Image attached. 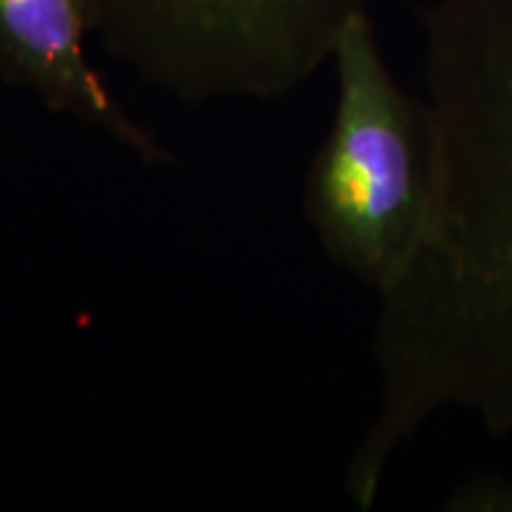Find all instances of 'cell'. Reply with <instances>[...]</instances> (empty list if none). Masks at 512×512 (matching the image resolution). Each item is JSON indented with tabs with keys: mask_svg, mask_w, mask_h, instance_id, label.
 Returning a JSON list of instances; mask_svg holds the SVG:
<instances>
[{
	"mask_svg": "<svg viewBox=\"0 0 512 512\" xmlns=\"http://www.w3.org/2000/svg\"><path fill=\"white\" fill-rule=\"evenodd\" d=\"M88 0H0V76L43 107L79 121L147 166L169 150L121 105L88 55Z\"/></svg>",
	"mask_w": 512,
	"mask_h": 512,
	"instance_id": "obj_4",
	"label": "cell"
},
{
	"mask_svg": "<svg viewBox=\"0 0 512 512\" xmlns=\"http://www.w3.org/2000/svg\"><path fill=\"white\" fill-rule=\"evenodd\" d=\"M335 117L313 157L304 211L332 264L375 294L408 266L430 209V126L399 86L370 12L339 36Z\"/></svg>",
	"mask_w": 512,
	"mask_h": 512,
	"instance_id": "obj_2",
	"label": "cell"
},
{
	"mask_svg": "<svg viewBox=\"0 0 512 512\" xmlns=\"http://www.w3.org/2000/svg\"><path fill=\"white\" fill-rule=\"evenodd\" d=\"M451 512H512V479L484 472L465 479L446 498Z\"/></svg>",
	"mask_w": 512,
	"mask_h": 512,
	"instance_id": "obj_5",
	"label": "cell"
},
{
	"mask_svg": "<svg viewBox=\"0 0 512 512\" xmlns=\"http://www.w3.org/2000/svg\"><path fill=\"white\" fill-rule=\"evenodd\" d=\"M430 209L377 294V403L344 475L373 508L396 453L444 411L512 432V0L422 10Z\"/></svg>",
	"mask_w": 512,
	"mask_h": 512,
	"instance_id": "obj_1",
	"label": "cell"
},
{
	"mask_svg": "<svg viewBox=\"0 0 512 512\" xmlns=\"http://www.w3.org/2000/svg\"><path fill=\"white\" fill-rule=\"evenodd\" d=\"M100 48L183 105L275 100L332 60L377 0H88Z\"/></svg>",
	"mask_w": 512,
	"mask_h": 512,
	"instance_id": "obj_3",
	"label": "cell"
}]
</instances>
